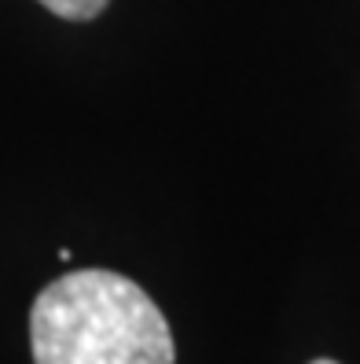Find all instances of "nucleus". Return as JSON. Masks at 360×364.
I'll return each instance as SVG.
<instances>
[{
	"label": "nucleus",
	"mask_w": 360,
	"mask_h": 364,
	"mask_svg": "<svg viewBox=\"0 0 360 364\" xmlns=\"http://www.w3.org/2000/svg\"><path fill=\"white\" fill-rule=\"evenodd\" d=\"M33 364H177L155 298L111 269H77L30 309Z\"/></svg>",
	"instance_id": "f257e3e1"
},
{
	"label": "nucleus",
	"mask_w": 360,
	"mask_h": 364,
	"mask_svg": "<svg viewBox=\"0 0 360 364\" xmlns=\"http://www.w3.org/2000/svg\"><path fill=\"white\" fill-rule=\"evenodd\" d=\"M37 4H45L52 15L70 18V23H89V18H96L111 0H37Z\"/></svg>",
	"instance_id": "f03ea898"
},
{
	"label": "nucleus",
	"mask_w": 360,
	"mask_h": 364,
	"mask_svg": "<svg viewBox=\"0 0 360 364\" xmlns=\"http://www.w3.org/2000/svg\"><path fill=\"white\" fill-rule=\"evenodd\" d=\"M312 364H338V360H312Z\"/></svg>",
	"instance_id": "7ed1b4c3"
}]
</instances>
